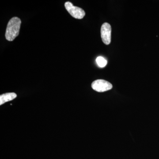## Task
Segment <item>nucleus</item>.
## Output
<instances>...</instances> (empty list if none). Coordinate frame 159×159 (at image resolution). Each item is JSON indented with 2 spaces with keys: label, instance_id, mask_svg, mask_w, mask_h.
Segmentation results:
<instances>
[{
  "label": "nucleus",
  "instance_id": "nucleus-6",
  "mask_svg": "<svg viewBox=\"0 0 159 159\" xmlns=\"http://www.w3.org/2000/svg\"><path fill=\"white\" fill-rule=\"evenodd\" d=\"M96 61L98 65L100 67L103 68L106 66L107 64V61L103 58V57L99 56L96 59Z\"/></svg>",
  "mask_w": 159,
  "mask_h": 159
},
{
  "label": "nucleus",
  "instance_id": "nucleus-3",
  "mask_svg": "<svg viewBox=\"0 0 159 159\" xmlns=\"http://www.w3.org/2000/svg\"><path fill=\"white\" fill-rule=\"evenodd\" d=\"M92 88L94 90L99 93L106 92L112 89L111 84L104 80L99 79L95 80L92 84Z\"/></svg>",
  "mask_w": 159,
  "mask_h": 159
},
{
  "label": "nucleus",
  "instance_id": "nucleus-2",
  "mask_svg": "<svg viewBox=\"0 0 159 159\" xmlns=\"http://www.w3.org/2000/svg\"><path fill=\"white\" fill-rule=\"evenodd\" d=\"M65 7L71 16L75 18L81 19L85 16V12L83 9L77 6H74L70 2H66L65 3Z\"/></svg>",
  "mask_w": 159,
  "mask_h": 159
},
{
  "label": "nucleus",
  "instance_id": "nucleus-1",
  "mask_svg": "<svg viewBox=\"0 0 159 159\" xmlns=\"http://www.w3.org/2000/svg\"><path fill=\"white\" fill-rule=\"evenodd\" d=\"M21 24V21L17 17L12 18L9 21L5 34L7 40L12 41L19 35Z\"/></svg>",
  "mask_w": 159,
  "mask_h": 159
},
{
  "label": "nucleus",
  "instance_id": "nucleus-5",
  "mask_svg": "<svg viewBox=\"0 0 159 159\" xmlns=\"http://www.w3.org/2000/svg\"><path fill=\"white\" fill-rule=\"evenodd\" d=\"M17 97V95L14 93H6L0 96V105L6 102L11 101Z\"/></svg>",
  "mask_w": 159,
  "mask_h": 159
},
{
  "label": "nucleus",
  "instance_id": "nucleus-4",
  "mask_svg": "<svg viewBox=\"0 0 159 159\" xmlns=\"http://www.w3.org/2000/svg\"><path fill=\"white\" fill-rule=\"evenodd\" d=\"M101 37L102 42L106 45H109L111 42V28L110 25L107 23L102 24L101 28Z\"/></svg>",
  "mask_w": 159,
  "mask_h": 159
}]
</instances>
